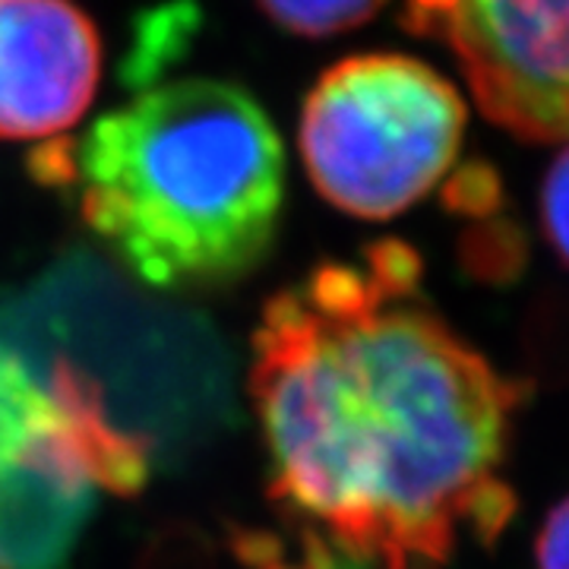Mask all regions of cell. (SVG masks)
<instances>
[{"instance_id": "cell-1", "label": "cell", "mask_w": 569, "mask_h": 569, "mask_svg": "<svg viewBox=\"0 0 569 569\" xmlns=\"http://www.w3.org/2000/svg\"><path fill=\"white\" fill-rule=\"evenodd\" d=\"M421 263L380 241L279 291L253 332L269 485L320 569H443L490 541L519 387L418 298Z\"/></svg>"}, {"instance_id": "cell-2", "label": "cell", "mask_w": 569, "mask_h": 569, "mask_svg": "<svg viewBox=\"0 0 569 569\" xmlns=\"http://www.w3.org/2000/svg\"><path fill=\"white\" fill-rule=\"evenodd\" d=\"M80 216L140 282L193 291L260 266L284 209V149L241 86L181 80L73 142Z\"/></svg>"}, {"instance_id": "cell-3", "label": "cell", "mask_w": 569, "mask_h": 569, "mask_svg": "<svg viewBox=\"0 0 569 569\" xmlns=\"http://www.w3.org/2000/svg\"><path fill=\"white\" fill-rule=\"evenodd\" d=\"M146 478V440L111 421L92 377L0 336V569H63L99 493Z\"/></svg>"}, {"instance_id": "cell-4", "label": "cell", "mask_w": 569, "mask_h": 569, "mask_svg": "<svg viewBox=\"0 0 569 569\" xmlns=\"http://www.w3.org/2000/svg\"><path fill=\"white\" fill-rule=\"evenodd\" d=\"M466 102L437 70L399 54L329 67L301 114V159L320 197L358 219H392L443 181Z\"/></svg>"}, {"instance_id": "cell-5", "label": "cell", "mask_w": 569, "mask_h": 569, "mask_svg": "<svg viewBox=\"0 0 569 569\" xmlns=\"http://www.w3.org/2000/svg\"><path fill=\"white\" fill-rule=\"evenodd\" d=\"M402 20L447 41L497 127L569 142V0H406Z\"/></svg>"}, {"instance_id": "cell-6", "label": "cell", "mask_w": 569, "mask_h": 569, "mask_svg": "<svg viewBox=\"0 0 569 569\" xmlns=\"http://www.w3.org/2000/svg\"><path fill=\"white\" fill-rule=\"evenodd\" d=\"M102 44L70 0H0V137L63 133L92 104Z\"/></svg>"}, {"instance_id": "cell-7", "label": "cell", "mask_w": 569, "mask_h": 569, "mask_svg": "<svg viewBox=\"0 0 569 569\" xmlns=\"http://www.w3.org/2000/svg\"><path fill=\"white\" fill-rule=\"evenodd\" d=\"M266 17L288 32L323 39L367 22L387 0H257Z\"/></svg>"}, {"instance_id": "cell-8", "label": "cell", "mask_w": 569, "mask_h": 569, "mask_svg": "<svg viewBox=\"0 0 569 569\" xmlns=\"http://www.w3.org/2000/svg\"><path fill=\"white\" fill-rule=\"evenodd\" d=\"M541 224L557 257L569 266V142L550 162L541 187Z\"/></svg>"}, {"instance_id": "cell-9", "label": "cell", "mask_w": 569, "mask_h": 569, "mask_svg": "<svg viewBox=\"0 0 569 569\" xmlns=\"http://www.w3.org/2000/svg\"><path fill=\"white\" fill-rule=\"evenodd\" d=\"M447 203L449 209L466 212V216H488L490 209L500 203V178H497V171H490L488 164L481 162L462 168L447 183Z\"/></svg>"}, {"instance_id": "cell-10", "label": "cell", "mask_w": 569, "mask_h": 569, "mask_svg": "<svg viewBox=\"0 0 569 569\" xmlns=\"http://www.w3.org/2000/svg\"><path fill=\"white\" fill-rule=\"evenodd\" d=\"M535 553L538 569H569V497L548 512Z\"/></svg>"}, {"instance_id": "cell-11", "label": "cell", "mask_w": 569, "mask_h": 569, "mask_svg": "<svg viewBox=\"0 0 569 569\" xmlns=\"http://www.w3.org/2000/svg\"><path fill=\"white\" fill-rule=\"evenodd\" d=\"M253 569H320V567H317V563H310L307 557H305V563H295V560H288V557H260Z\"/></svg>"}]
</instances>
